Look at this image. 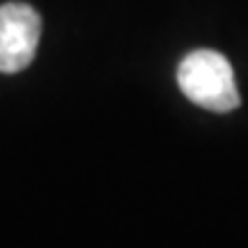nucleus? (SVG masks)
<instances>
[{
  "label": "nucleus",
  "mask_w": 248,
  "mask_h": 248,
  "mask_svg": "<svg viewBox=\"0 0 248 248\" xmlns=\"http://www.w3.org/2000/svg\"><path fill=\"white\" fill-rule=\"evenodd\" d=\"M41 16L26 3L0 5V71L18 74L36 59Z\"/></svg>",
  "instance_id": "obj_2"
},
{
  "label": "nucleus",
  "mask_w": 248,
  "mask_h": 248,
  "mask_svg": "<svg viewBox=\"0 0 248 248\" xmlns=\"http://www.w3.org/2000/svg\"><path fill=\"white\" fill-rule=\"evenodd\" d=\"M177 86L193 104L208 111H233L241 104L231 61L218 51L200 48L187 53L177 66Z\"/></svg>",
  "instance_id": "obj_1"
}]
</instances>
